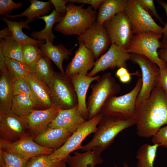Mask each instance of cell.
<instances>
[{
  "mask_svg": "<svg viewBox=\"0 0 167 167\" xmlns=\"http://www.w3.org/2000/svg\"><path fill=\"white\" fill-rule=\"evenodd\" d=\"M11 36H12L11 32L7 26L0 31V39H4Z\"/></svg>",
  "mask_w": 167,
  "mask_h": 167,
  "instance_id": "obj_44",
  "label": "cell"
},
{
  "mask_svg": "<svg viewBox=\"0 0 167 167\" xmlns=\"http://www.w3.org/2000/svg\"><path fill=\"white\" fill-rule=\"evenodd\" d=\"M66 13L63 19L54 28L56 31L66 35H81L96 21L97 12L92 7H83L72 3L66 5Z\"/></svg>",
  "mask_w": 167,
  "mask_h": 167,
  "instance_id": "obj_3",
  "label": "cell"
},
{
  "mask_svg": "<svg viewBox=\"0 0 167 167\" xmlns=\"http://www.w3.org/2000/svg\"><path fill=\"white\" fill-rule=\"evenodd\" d=\"M0 149L28 160L40 155H50L55 151L40 145L28 134L15 142H8L0 139Z\"/></svg>",
  "mask_w": 167,
  "mask_h": 167,
  "instance_id": "obj_12",
  "label": "cell"
},
{
  "mask_svg": "<svg viewBox=\"0 0 167 167\" xmlns=\"http://www.w3.org/2000/svg\"><path fill=\"white\" fill-rule=\"evenodd\" d=\"M103 24L110 44H116L126 49L134 35L124 11L106 21Z\"/></svg>",
  "mask_w": 167,
  "mask_h": 167,
  "instance_id": "obj_11",
  "label": "cell"
},
{
  "mask_svg": "<svg viewBox=\"0 0 167 167\" xmlns=\"http://www.w3.org/2000/svg\"><path fill=\"white\" fill-rule=\"evenodd\" d=\"M162 44V48L167 44V32L164 35L163 38L161 41Z\"/></svg>",
  "mask_w": 167,
  "mask_h": 167,
  "instance_id": "obj_50",
  "label": "cell"
},
{
  "mask_svg": "<svg viewBox=\"0 0 167 167\" xmlns=\"http://www.w3.org/2000/svg\"><path fill=\"white\" fill-rule=\"evenodd\" d=\"M103 115L100 113L86 120L71 135L62 147L49 155L50 158L54 160H62L67 158L74 151L80 149L84 139L90 134L96 132Z\"/></svg>",
  "mask_w": 167,
  "mask_h": 167,
  "instance_id": "obj_8",
  "label": "cell"
},
{
  "mask_svg": "<svg viewBox=\"0 0 167 167\" xmlns=\"http://www.w3.org/2000/svg\"><path fill=\"white\" fill-rule=\"evenodd\" d=\"M157 2L164 8L166 13L167 17V3L162 0H157ZM163 35H164L167 32V20L164 27L163 28Z\"/></svg>",
  "mask_w": 167,
  "mask_h": 167,
  "instance_id": "obj_45",
  "label": "cell"
},
{
  "mask_svg": "<svg viewBox=\"0 0 167 167\" xmlns=\"http://www.w3.org/2000/svg\"><path fill=\"white\" fill-rule=\"evenodd\" d=\"M59 110L52 105L47 109L34 110L24 117L28 134L33 138L45 131L57 116Z\"/></svg>",
  "mask_w": 167,
  "mask_h": 167,
  "instance_id": "obj_16",
  "label": "cell"
},
{
  "mask_svg": "<svg viewBox=\"0 0 167 167\" xmlns=\"http://www.w3.org/2000/svg\"><path fill=\"white\" fill-rule=\"evenodd\" d=\"M136 133L140 137L152 136L167 124V94L156 83L149 97L135 108Z\"/></svg>",
  "mask_w": 167,
  "mask_h": 167,
  "instance_id": "obj_1",
  "label": "cell"
},
{
  "mask_svg": "<svg viewBox=\"0 0 167 167\" xmlns=\"http://www.w3.org/2000/svg\"><path fill=\"white\" fill-rule=\"evenodd\" d=\"M36 104L30 97L18 95L14 96L13 97L11 111L19 116L25 117L36 109Z\"/></svg>",
  "mask_w": 167,
  "mask_h": 167,
  "instance_id": "obj_31",
  "label": "cell"
},
{
  "mask_svg": "<svg viewBox=\"0 0 167 167\" xmlns=\"http://www.w3.org/2000/svg\"><path fill=\"white\" fill-rule=\"evenodd\" d=\"M0 49L6 58L24 62L22 45L13 36L0 39Z\"/></svg>",
  "mask_w": 167,
  "mask_h": 167,
  "instance_id": "obj_30",
  "label": "cell"
},
{
  "mask_svg": "<svg viewBox=\"0 0 167 167\" xmlns=\"http://www.w3.org/2000/svg\"><path fill=\"white\" fill-rule=\"evenodd\" d=\"M131 54L130 60L139 66L142 72V86L136 100V107L150 96L156 85L160 70L156 63L146 57Z\"/></svg>",
  "mask_w": 167,
  "mask_h": 167,
  "instance_id": "obj_10",
  "label": "cell"
},
{
  "mask_svg": "<svg viewBox=\"0 0 167 167\" xmlns=\"http://www.w3.org/2000/svg\"><path fill=\"white\" fill-rule=\"evenodd\" d=\"M124 12L133 35L148 32L163 35V28L156 24L138 0H127Z\"/></svg>",
  "mask_w": 167,
  "mask_h": 167,
  "instance_id": "obj_9",
  "label": "cell"
},
{
  "mask_svg": "<svg viewBox=\"0 0 167 167\" xmlns=\"http://www.w3.org/2000/svg\"><path fill=\"white\" fill-rule=\"evenodd\" d=\"M23 5L22 3H15L12 0H0V15L5 16L9 15L13 10L20 9Z\"/></svg>",
  "mask_w": 167,
  "mask_h": 167,
  "instance_id": "obj_38",
  "label": "cell"
},
{
  "mask_svg": "<svg viewBox=\"0 0 167 167\" xmlns=\"http://www.w3.org/2000/svg\"><path fill=\"white\" fill-rule=\"evenodd\" d=\"M161 144L145 143L139 148L136 156L137 167H153L158 148Z\"/></svg>",
  "mask_w": 167,
  "mask_h": 167,
  "instance_id": "obj_32",
  "label": "cell"
},
{
  "mask_svg": "<svg viewBox=\"0 0 167 167\" xmlns=\"http://www.w3.org/2000/svg\"><path fill=\"white\" fill-rule=\"evenodd\" d=\"M29 160L0 149V167H26Z\"/></svg>",
  "mask_w": 167,
  "mask_h": 167,
  "instance_id": "obj_35",
  "label": "cell"
},
{
  "mask_svg": "<svg viewBox=\"0 0 167 167\" xmlns=\"http://www.w3.org/2000/svg\"><path fill=\"white\" fill-rule=\"evenodd\" d=\"M162 35L152 32L139 33L133 35L132 39L126 50L130 54L143 55L155 63L159 68L167 66L159 57L157 50L162 48L160 41Z\"/></svg>",
  "mask_w": 167,
  "mask_h": 167,
  "instance_id": "obj_7",
  "label": "cell"
},
{
  "mask_svg": "<svg viewBox=\"0 0 167 167\" xmlns=\"http://www.w3.org/2000/svg\"><path fill=\"white\" fill-rule=\"evenodd\" d=\"M101 75L93 77L75 75L69 77L73 84L78 99V107L81 114L86 120L89 119L86 101L87 92L91 84L96 81Z\"/></svg>",
  "mask_w": 167,
  "mask_h": 167,
  "instance_id": "obj_19",
  "label": "cell"
},
{
  "mask_svg": "<svg viewBox=\"0 0 167 167\" xmlns=\"http://www.w3.org/2000/svg\"><path fill=\"white\" fill-rule=\"evenodd\" d=\"M127 0H103L97 14L96 21L103 24L118 13L124 11Z\"/></svg>",
  "mask_w": 167,
  "mask_h": 167,
  "instance_id": "obj_28",
  "label": "cell"
},
{
  "mask_svg": "<svg viewBox=\"0 0 167 167\" xmlns=\"http://www.w3.org/2000/svg\"><path fill=\"white\" fill-rule=\"evenodd\" d=\"M129 73V71L126 68L122 67L118 68L116 72L115 75L117 77L119 78Z\"/></svg>",
  "mask_w": 167,
  "mask_h": 167,
  "instance_id": "obj_47",
  "label": "cell"
},
{
  "mask_svg": "<svg viewBox=\"0 0 167 167\" xmlns=\"http://www.w3.org/2000/svg\"><path fill=\"white\" fill-rule=\"evenodd\" d=\"M79 42L83 44L97 59L108 48L110 41L103 24L96 21L81 35L78 36Z\"/></svg>",
  "mask_w": 167,
  "mask_h": 167,
  "instance_id": "obj_13",
  "label": "cell"
},
{
  "mask_svg": "<svg viewBox=\"0 0 167 167\" xmlns=\"http://www.w3.org/2000/svg\"><path fill=\"white\" fill-rule=\"evenodd\" d=\"M152 137V141L153 144H161L167 148V125L161 128Z\"/></svg>",
  "mask_w": 167,
  "mask_h": 167,
  "instance_id": "obj_40",
  "label": "cell"
},
{
  "mask_svg": "<svg viewBox=\"0 0 167 167\" xmlns=\"http://www.w3.org/2000/svg\"><path fill=\"white\" fill-rule=\"evenodd\" d=\"M86 120L79 112L77 105L69 109H59L57 116L48 127L63 128L72 134Z\"/></svg>",
  "mask_w": 167,
  "mask_h": 167,
  "instance_id": "obj_18",
  "label": "cell"
},
{
  "mask_svg": "<svg viewBox=\"0 0 167 167\" xmlns=\"http://www.w3.org/2000/svg\"><path fill=\"white\" fill-rule=\"evenodd\" d=\"M114 167H118V166L115 164H114ZM122 167H130L125 162H124V164Z\"/></svg>",
  "mask_w": 167,
  "mask_h": 167,
  "instance_id": "obj_51",
  "label": "cell"
},
{
  "mask_svg": "<svg viewBox=\"0 0 167 167\" xmlns=\"http://www.w3.org/2000/svg\"><path fill=\"white\" fill-rule=\"evenodd\" d=\"M14 95H22L30 97L35 102L38 108L36 100L27 79H14L13 84Z\"/></svg>",
  "mask_w": 167,
  "mask_h": 167,
  "instance_id": "obj_37",
  "label": "cell"
},
{
  "mask_svg": "<svg viewBox=\"0 0 167 167\" xmlns=\"http://www.w3.org/2000/svg\"><path fill=\"white\" fill-rule=\"evenodd\" d=\"M4 22L11 32L12 36L21 45L32 44L38 46L41 43H45V41L36 40L25 34L22 31L23 28L30 30V27L25 21L20 19L19 21H12L5 17H0Z\"/></svg>",
  "mask_w": 167,
  "mask_h": 167,
  "instance_id": "obj_29",
  "label": "cell"
},
{
  "mask_svg": "<svg viewBox=\"0 0 167 167\" xmlns=\"http://www.w3.org/2000/svg\"><path fill=\"white\" fill-rule=\"evenodd\" d=\"M142 86V78H139L130 92L119 96H114L109 98L103 105L100 113L122 118H134L136 100Z\"/></svg>",
  "mask_w": 167,
  "mask_h": 167,
  "instance_id": "obj_6",
  "label": "cell"
},
{
  "mask_svg": "<svg viewBox=\"0 0 167 167\" xmlns=\"http://www.w3.org/2000/svg\"><path fill=\"white\" fill-rule=\"evenodd\" d=\"M52 105L59 109H67L78 105V99L70 78L54 71L48 86Z\"/></svg>",
  "mask_w": 167,
  "mask_h": 167,
  "instance_id": "obj_5",
  "label": "cell"
},
{
  "mask_svg": "<svg viewBox=\"0 0 167 167\" xmlns=\"http://www.w3.org/2000/svg\"><path fill=\"white\" fill-rule=\"evenodd\" d=\"M27 79L36 100L38 108L44 109L50 107L52 105L48 86L37 79L32 72Z\"/></svg>",
  "mask_w": 167,
  "mask_h": 167,
  "instance_id": "obj_26",
  "label": "cell"
},
{
  "mask_svg": "<svg viewBox=\"0 0 167 167\" xmlns=\"http://www.w3.org/2000/svg\"><path fill=\"white\" fill-rule=\"evenodd\" d=\"M5 64L9 72L15 79H25L31 73L28 66L18 60L6 58Z\"/></svg>",
  "mask_w": 167,
  "mask_h": 167,
  "instance_id": "obj_34",
  "label": "cell"
},
{
  "mask_svg": "<svg viewBox=\"0 0 167 167\" xmlns=\"http://www.w3.org/2000/svg\"><path fill=\"white\" fill-rule=\"evenodd\" d=\"M28 67L32 73L37 79L49 86L54 71L50 60L45 55L43 54Z\"/></svg>",
  "mask_w": 167,
  "mask_h": 167,
  "instance_id": "obj_27",
  "label": "cell"
},
{
  "mask_svg": "<svg viewBox=\"0 0 167 167\" xmlns=\"http://www.w3.org/2000/svg\"><path fill=\"white\" fill-rule=\"evenodd\" d=\"M131 74L129 73L119 78L120 81L122 83L126 84L129 82L131 79Z\"/></svg>",
  "mask_w": 167,
  "mask_h": 167,
  "instance_id": "obj_49",
  "label": "cell"
},
{
  "mask_svg": "<svg viewBox=\"0 0 167 167\" xmlns=\"http://www.w3.org/2000/svg\"><path fill=\"white\" fill-rule=\"evenodd\" d=\"M38 47L42 53L54 62L60 72L65 74L63 62L64 60L69 59L71 51L62 44L55 45L48 40L41 43Z\"/></svg>",
  "mask_w": 167,
  "mask_h": 167,
  "instance_id": "obj_21",
  "label": "cell"
},
{
  "mask_svg": "<svg viewBox=\"0 0 167 167\" xmlns=\"http://www.w3.org/2000/svg\"><path fill=\"white\" fill-rule=\"evenodd\" d=\"M135 125L134 118H124L103 114L92 139L82 146L80 149L84 152L95 150L101 153L111 144L120 132Z\"/></svg>",
  "mask_w": 167,
  "mask_h": 167,
  "instance_id": "obj_2",
  "label": "cell"
},
{
  "mask_svg": "<svg viewBox=\"0 0 167 167\" xmlns=\"http://www.w3.org/2000/svg\"><path fill=\"white\" fill-rule=\"evenodd\" d=\"M29 1L30 6L22 13L15 15H9L5 17L13 19L25 16L27 18L25 21L28 24L36 18L48 15L51 11L53 4L51 0L46 2L37 0H29Z\"/></svg>",
  "mask_w": 167,
  "mask_h": 167,
  "instance_id": "obj_23",
  "label": "cell"
},
{
  "mask_svg": "<svg viewBox=\"0 0 167 167\" xmlns=\"http://www.w3.org/2000/svg\"><path fill=\"white\" fill-rule=\"evenodd\" d=\"M67 157L62 160H54L50 158L49 155H40L30 159L26 167H66Z\"/></svg>",
  "mask_w": 167,
  "mask_h": 167,
  "instance_id": "obj_33",
  "label": "cell"
},
{
  "mask_svg": "<svg viewBox=\"0 0 167 167\" xmlns=\"http://www.w3.org/2000/svg\"><path fill=\"white\" fill-rule=\"evenodd\" d=\"M159 70L157 83L167 94V66L163 68H159Z\"/></svg>",
  "mask_w": 167,
  "mask_h": 167,
  "instance_id": "obj_41",
  "label": "cell"
},
{
  "mask_svg": "<svg viewBox=\"0 0 167 167\" xmlns=\"http://www.w3.org/2000/svg\"><path fill=\"white\" fill-rule=\"evenodd\" d=\"M27 131L24 117L19 116L11 110L0 114V139L16 141L28 134Z\"/></svg>",
  "mask_w": 167,
  "mask_h": 167,
  "instance_id": "obj_15",
  "label": "cell"
},
{
  "mask_svg": "<svg viewBox=\"0 0 167 167\" xmlns=\"http://www.w3.org/2000/svg\"><path fill=\"white\" fill-rule=\"evenodd\" d=\"M103 162L101 153L90 150L83 153L75 152L74 156H69L66 160L69 167H90L100 165Z\"/></svg>",
  "mask_w": 167,
  "mask_h": 167,
  "instance_id": "obj_25",
  "label": "cell"
},
{
  "mask_svg": "<svg viewBox=\"0 0 167 167\" xmlns=\"http://www.w3.org/2000/svg\"><path fill=\"white\" fill-rule=\"evenodd\" d=\"M101 167L95 166H92V167Z\"/></svg>",
  "mask_w": 167,
  "mask_h": 167,
  "instance_id": "obj_53",
  "label": "cell"
},
{
  "mask_svg": "<svg viewBox=\"0 0 167 167\" xmlns=\"http://www.w3.org/2000/svg\"><path fill=\"white\" fill-rule=\"evenodd\" d=\"M79 43L78 49L66 67L65 74L69 77L77 74L87 75L95 63V58L92 52L83 44Z\"/></svg>",
  "mask_w": 167,
  "mask_h": 167,
  "instance_id": "obj_17",
  "label": "cell"
},
{
  "mask_svg": "<svg viewBox=\"0 0 167 167\" xmlns=\"http://www.w3.org/2000/svg\"><path fill=\"white\" fill-rule=\"evenodd\" d=\"M163 48L167 49V44L164 46Z\"/></svg>",
  "mask_w": 167,
  "mask_h": 167,
  "instance_id": "obj_52",
  "label": "cell"
},
{
  "mask_svg": "<svg viewBox=\"0 0 167 167\" xmlns=\"http://www.w3.org/2000/svg\"><path fill=\"white\" fill-rule=\"evenodd\" d=\"M131 54L126 49L115 44H111L107 51L95 61L92 69L87 75L93 77L98 72L108 69L127 67V62L131 59Z\"/></svg>",
  "mask_w": 167,
  "mask_h": 167,
  "instance_id": "obj_14",
  "label": "cell"
},
{
  "mask_svg": "<svg viewBox=\"0 0 167 167\" xmlns=\"http://www.w3.org/2000/svg\"><path fill=\"white\" fill-rule=\"evenodd\" d=\"M0 114L11 110L14 79L7 68L0 71Z\"/></svg>",
  "mask_w": 167,
  "mask_h": 167,
  "instance_id": "obj_22",
  "label": "cell"
},
{
  "mask_svg": "<svg viewBox=\"0 0 167 167\" xmlns=\"http://www.w3.org/2000/svg\"><path fill=\"white\" fill-rule=\"evenodd\" d=\"M6 58L3 54L2 50L0 49V71L6 68L5 62Z\"/></svg>",
  "mask_w": 167,
  "mask_h": 167,
  "instance_id": "obj_48",
  "label": "cell"
},
{
  "mask_svg": "<svg viewBox=\"0 0 167 167\" xmlns=\"http://www.w3.org/2000/svg\"><path fill=\"white\" fill-rule=\"evenodd\" d=\"M24 63L29 66L34 63L43 54L39 47L32 44L22 45Z\"/></svg>",
  "mask_w": 167,
  "mask_h": 167,
  "instance_id": "obj_36",
  "label": "cell"
},
{
  "mask_svg": "<svg viewBox=\"0 0 167 167\" xmlns=\"http://www.w3.org/2000/svg\"><path fill=\"white\" fill-rule=\"evenodd\" d=\"M55 10L57 12L64 14L66 13V5L68 0H51Z\"/></svg>",
  "mask_w": 167,
  "mask_h": 167,
  "instance_id": "obj_42",
  "label": "cell"
},
{
  "mask_svg": "<svg viewBox=\"0 0 167 167\" xmlns=\"http://www.w3.org/2000/svg\"><path fill=\"white\" fill-rule=\"evenodd\" d=\"M91 88L92 92L86 102L89 119L100 113L107 100L121 91L120 85L109 72L101 76Z\"/></svg>",
  "mask_w": 167,
  "mask_h": 167,
  "instance_id": "obj_4",
  "label": "cell"
},
{
  "mask_svg": "<svg viewBox=\"0 0 167 167\" xmlns=\"http://www.w3.org/2000/svg\"><path fill=\"white\" fill-rule=\"evenodd\" d=\"M103 0H68L70 3H77L88 4L91 5L93 9L96 11L98 8Z\"/></svg>",
  "mask_w": 167,
  "mask_h": 167,
  "instance_id": "obj_43",
  "label": "cell"
},
{
  "mask_svg": "<svg viewBox=\"0 0 167 167\" xmlns=\"http://www.w3.org/2000/svg\"><path fill=\"white\" fill-rule=\"evenodd\" d=\"M72 134L63 128L48 127L34 137L33 139L43 147L55 150L62 147Z\"/></svg>",
  "mask_w": 167,
  "mask_h": 167,
  "instance_id": "obj_20",
  "label": "cell"
},
{
  "mask_svg": "<svg viewBox=\"0 0 167 167\" xmlns=\"http://www.w3.org/2000/svg\"><path fill=\"white\" fill-rule=\"evenodd\" d=\"M65 15L53 9L50 14L38 17L37 19H42L45 21V27L40 31H34L32 32L30 34L31 36L34 40H48L53 43L56 38L52 32L53 27L55 23L61 22Z\"/></svg>",
  "mask_w": 167,
  "mask_h": 167,
  "instance_id": "obj_24",
  "label": "cell"
},
{
  "mask_svg": "<svg viewBox=\"0 0 167 167\" xmlns=\"http://www.w3.org/2000/svg\"><path fill=\"white\" fill-rule=\"evenodd\" d=\"M159 58L163 61L167 65V49L164 48H161L158 51Z\"/></svg>",
  "mask_w": 167,
  "mask_h": 167,
  "instance_id": "obj_46",
  "label": "cell"
},
{
  "mask_svg": "<svg viewBox=\"0 0 167 167\" xmlns=\"http://www.w3.org/2000/svg\"><path fill=\"white\" fill-rule=\"evenodd\" d=\"M139 4L152 16L155 17L161 24H165L164 21L160 16L155 8L153 0H138Z\"/></svg>",
  "mask_w": 167,
  "mask_h": 167,
  "instance_id": "obj_39",
  "label": "cell"
}]
</instances>
